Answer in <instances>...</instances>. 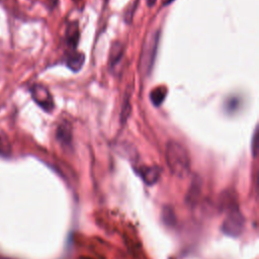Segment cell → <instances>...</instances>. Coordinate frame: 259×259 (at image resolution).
<instances>
[{
    "instance_id": "1",
    "label": "cell",
    "mask_w": 259,
    "mask_h": 259,
    "mask_svg": "<svg viewBox=\"0 0 259 259\" xmlns=\"http://www.w3.org/2000/svg\"><path fill=\"white\" fill-rule=\"evenodd\" d=\"M166 162L171 172L184 177L190 169V159L186 149L177 142H169L166 147Z\"/></svg>"
},
{
    "instance_id": "2",
    "label": "cell",
    "mask_w": 259,
    "mask_h": 259,
    "mask_svg": "<svg viewBox=\"0 0 259 259\" xmlns=\"http://www.w3.org/2000/svg\"><path fill=\"white\" fill-rule=\"evenodd\" d=\"M159 39H160V32L155 31L150 36H148L147 39L145 40L141 58H140V65H139L140 72L143 75L148 76L152 71L157 50H158Z\"/></svg>"
},
{
    "instance_id": "3",
    "label": "cell",
    "mask_w": 259,
    "mask_h": 259,
    "mask_svg": "<svg viewBox=\"0 0 259 259\" xmlns=\"http://www.w3.org/2000/svg\"><path fill=\"white\" fill-rule=\"evenodd\" d=\"M244 218L238 209L230 211L226 220L223 223V232L231 237H238L243 230Z\"/></svg>"
},
{
    "instance_id": "4",
    "label": "cell",
    "mask_w": 259,
    "mask_h": 259,
    "mask_svg": "<svg viewBox=\"0 0 259 259\" xmlns=\"http://www.w3.org/2000/svg\"><path fill=\"white\" fill-rule=\"evenodd\" d=\"M32 97L38 105H40L46 111H52L55 107L53 97L50 91L43 85L36 84L31 89Z\"/></svg>"
},
{
    "instance_id": "5",
    "label": "cell",
    "mask_w": 259,
    "mask_h": 259,
    "mask_svg": "<svg viewBox=\"0 0 259 259\" xmlns=\"http://www.w3.org/2000/svg\"><path fill=\"white\" fill-rule=\"evenodd\" d=\"M56 138L58 142L63 146H69L72 143V128L70 123L64 121L57 127Z\"/></svg>"
},
{
    "instance_id": "6",
    "label": "cell",
    "mask_w": 259,
    "mask_h": 259,
    "mask_svg": "<svg viewBox=\"0 0 259 259\" xmlns=\"http://www.w3.org/2000/svg\"><path fill=\"white\" fill-rule=\"evenodd\" d=\"M139 174L140 176L143 178V180L148 184V185H152L155 184L159 178H160V174H161V170L159 167L157 166H151V167H143L141 169H139Z\"/></svg>"
},
{
    "instance_id": "7",
    "label": "cell",
    "mask_w": 259,
    "mask_h": 259,
    "mask_svg": "<svg viewBox=\"0 0 259 259\" xmlns=\"http://www.w3.org/2000/svg\"><path fill=\"white\" fill-rule=\"evenodd\" d=\"M79 42V27L77 23H72L68 26L66 31V43L67 45L75 49Z\"/></svg>"
},
{
    "instance_id": "8",
    "label": "cell",
    "mask_w": 259,
    "mask_h": 259,
    "mask_svg": "<svg viewBox=\"0 0 259 259\" xmlns=\"http://www.w3.org/2000/svg\"><path fill=\"white\" fill-rule=\"evenodd\" d=\"M85 56L81 53H73L67 59V66L74 72H78L84 65Z\"/></svg>"
},
{
    "instance_id": "9",
    "label": "cell",
    "mask_w": 259,
    "mask_h": 259,
    "mask_svg": "<svg viewBox=\"0 0 259 259\" xmlns=\"http://www.w3.org/2000/svg\"><path fill=\"white\" fill-rule=\"evenodd\" d=\"M123 55L122 46L119 43H114L111 46L110 54H109V65L110 68H114L116 65L120 62Z\"/></svg>"
},
{
    "instance_id": "10",
    "label": "cell",
    "mask_w": 259,
    "mask_h": 259,
    "mask_svg": "<svg viewBox=\"0 0 259 259\" xmlns=\"http://www.w3.org/2000/svg\"><path fill=\"white\" fill-rule=\"evenodd\" d=\"M12 144L5 131L0 128V156L9 158L12 155Z\"/></svg>"
},
{
    "instance_id": "11",
    "label": "cell",
    "mask_w": 259,
    "mask_h": 259,
    "mask_svg": "<svg viewBox=\"0 0 259 259\" xmlns=\"http://www.w3.org/2000/svg\"><path fill=\"white\" fill-rule=\"evenodd\" d=\"M166 95H167V89L163 86H159L151 91L150 99L155 106H159L163 103Z\"/></svg>"
},
{
    "instance_id": "12",
    "label": "cell",
    "mask_w": 259,
    "mask_h": 259,
    "mask_svg": "<svg viewBox=\"0 0 259 259\" xmlns=\"http://www.w3.org/2000/svg\"><path fill=\"white\" fill-rule=\"evenodd\" d=\"M130 112H131V103H130V99L127 96L124 97L123 99V103H122V106H121V113H120V119L121 120H125L130 114Z\"/></svg>"
},
{
    "instance_id": "13",
    "label": "cell",
    "mask_w": 259,
    "mask_h": 259,
    "mask_svg": "<svg viewBox=\"0 0 259 259\" xmlns=\"http://www.w3.org/2000/svg\"><path fill=\"white\" fill-rule=\"evenodd\" d=\"M258 144H259V134H258V126H256L254 134H253V137H252V143H251V150H252L253 157L257 156Z\"/></svg>"
},
{
    "instance_id": "14",
    "label": "cell",
    "mask_w": 259,
    "mask_h": 259,
    "mask_svg": "<svg viewBox=\"0 0 259 259\" xmlns=\"http://www.w3.org/2000/svg\"><path fill=\"white\" fill-rule=\"evenodd\" d=\"M156 2H157V0H147V5H148L149 8H152V7L155 6Z\"/></svg>"
},
{
    "instance_id": "15",
    "label": "cell",
    "mask_w": 259,
    "mask_h": 259,
    "mask_svg": "<svg viewBox=\"0 0 259 259\" xmlns=\"http://www.w3.org/2000/svg\"><path fill=\"white\" fill-rule=\"evenodd\" d=\"M172 2H173V0H162V4H163V6H168Z\"/></svg>"
}]
</instances>
